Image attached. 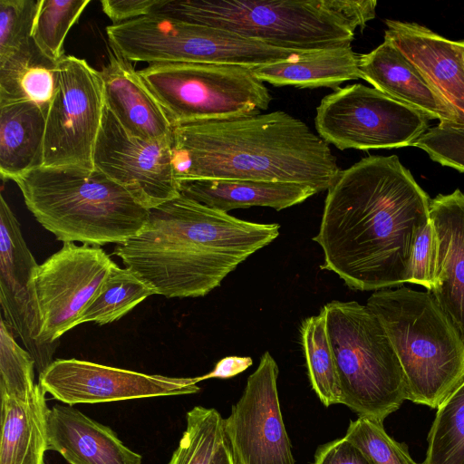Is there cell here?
Masks as SVG:
<instances>
[{
  "label": "cell",
  "mask_w": 464,
  "mask_h": 464,
  "mask_svg": "<svg viewBox=\"0 0 464 464\" xmlns=\"http://www.w3.org/2000/svg\"><path fill=\"white\" fill-rule=\"evenodd\" d=\"M360 54L352 45L307 52L285 62L250 68L263 82L296 88H333L347 81L362 79Z\"/></svg>",
  "instance_id": "cell-25"
},
{
  "label": "cell",
  "mask_w": 464,
  "mask_h": 464,
  "mask_svg": "<svg viewBox=\"0 0 464 464\" xmlns=\"http://www.w3.org/2000/svg\"><path fill=\"white\" fill-rule=\"evenodd\" d=\"M213 464H235L230 448L225 440L220 445Z\"/></svg>",
  "instance_id": "cell-40"
},
{
  "label": "cell",
  "mask_w": 464,
  "mask_h": 464,
  "mask_svg": "<svg viewBox=\"0 0 464 464\" xmlns=\"http://www.w3.org/2000/svg\"><path fill=\"white\" fill-rule=\"evenodd\" d=\"M46 392L37 384L26 399H1L0 464H45Z\"/></svg>",
  "instance_id": "cell-24"
},
{
  "label": "cell",
  "mask_w": 464,
  "mask_h": 464,
  "mask_svg": "<svg viewBox=\"0 0 464 464\" xmlns=\"http://www.w3.org/2000/svg\"><path fill=\"white\" fill-rule=\"evenodd\" d=\"M41 0H0V60L33 40Z\"/></svg>",
  "instance_id": "cell-34"
},
{
  "label": "cell",
  "mask_w": 464,
  "mask_h": 464,
  "mask_svg": "<svg viewBox=\"0 0 464 464\" xmlns=\"http://www.w3.org/2000/svg\"><path fill=\"white\" fill-rule=\"evenodd\" d=\"M160 0H102V11L113 24L151 14Z\"/></svg>",
  "instance_id": "cell-38"
},
{
  "label": "cell",
  "mask_w": 464,
  "mask_h": 464,
  "mask_svg": "<svg viewBox=\"0 0 464 464\" xmlns=\"http://www.w3.org/2000/svg\"><path fill=\"white\" fill-rule=\"evenodd\" d=\"M412 146L426 151L433 161L464 172V126L438 124Z\"/></svg>",
  "instance_id": "cell-35"
},
{
  "label": "cell",
  "mask_w": 464,
  "mask_h": 464,
  "mask_svg": "<svg viewBox=\"0 0 464 464\" xmlns=\"http://www.w3.org/2000/svg\"><path fill=\"white\" fill-rule=\"evenodd\" d=\"M198 377L146 374L78 359H58L39 374L38 384L68 405L197 393Z\"/></svg>",
  "instance_id": "cell-15"
},
{
  "label": "cell",
  "mask_w": 464,
  "mask_h": 464,
  "mask_svg": "<svg viewBox=\"0 0 464 464\" xmlns=\"http://www.w3.org/2000/svg\"><path fill=\"white\" fill-rule=\"evenodd\" d=\"M435 259L436 236L430 219V222L419 233L413 246L410 283L420 285L430 291Z\"/></svg>",
  "instance_id": "cell-36"
},
{
  "label": "cell",
  "mask_w": 464,
  "mask_h": 464,
  "mask_svg": "<svg viewBox=\"0 0 464 464\" xmlns=\"http://www.w3.org/2000/svg\"><path fill=\"white\" fill-rule=\"evenodd\" d=\"M47 448L70 464H142L141 455L126 447L110 427L68 404L49 410Z\"/></svg>",
  "instance_id": "cell-20"
},
{
  "label": "cell",
  "mask_w": 464,
  "mask_h": 464,
  "mask_svg": "<svg viewBox=\"0 0 464 464\" xmlns=\"http://www.w3.org/2000/svg\"><path fill=\"white\" fill-rule=\"evenodd\" d=\"M186 430L168 464H213L226 440L225 419L214 408L195 406L186 414Z\"/></svg>",
  "instance_id": "cell-30"
},
{
  "label": "cell",
  "mask_w": 464,
  "mask_h": 464,
  "mask_svg": "<svg viewBox=\"0 0 464 464\" xmlns=\"http://www.w3.org/2000/svg\"><path fill=\"white\" fill-rule=\"evenodd\" d=\"M90 0H41L33 39L50 59L57 62L63 53V43Z\"/></svg>",
  "instance_id": "cell-31"
},
{
  "label": "cell",
  "mask_w": 464,
  "mask_h": 464,
  "mask_svg": "<svg viewBox=\"0 0 464 464\" xmlns=\"http://www.w3.org/2000/svg\"><path fill=\"white\" fill-rule=\"evenodd\" d=\"M113 264L99 246L65 242L38 266L34 283L45 343L59 345V338L77 325Z\"/></svg>",
  "instance_id": "cell-13"
},
{
  "label": "cell",
  "mask_w": 464,
  "mask_h": 464,
  "mask_svg": "<svg viewBox=\"0 0 464 464\" xmlns=\"http://www.w3.org/2000/svg\"><path fill=\"white\" fill-rule=\"evenodd\" d=\"M422 464H464V382L437 409Z\"/></svg>",
  "instance_id": "cell-29"
},
{
  "label": "cell",
  "mask_w": 464,
  "mask_h": 464,
  "mask_svg": "<svg viewBox=\"0 0 464 464\" xmlns=\"http://www.w3.org/2000/svg\"><path fill=\"white\" fill-rule=\"evenodd\" d=\"M436 236L430 294L464 340V193L439 194L430 202Z\"/></svg>",
  "instance_id": "cell-18"
},
{
  "label": "cell",
  "mask_w": 464,
  "mask_h": 464,
  "mask_svg": "<svg viewBox=\"0 0 464 464\" xmlns=\"http://www.w3.org/2000/svg\"><path fill=\"white\" fill-rule=\"evenodd\" d=\"M301 340L311 386L320 401L329 407L341 403V391L327 330L325 309L304 319Z\"/></svg>",
  "instance_id": "cell-28"
},
{
  "label": "cell",
  "mask_w": 464,
  "mask_h": 464,
  "mask_svg": "<svg viewBox=\"0 0 464 464\" xmlns=\"http://www.w3.org/2000/svg\"><path fill=\"white\" fill-rule=\"evenodd\" d=\"M35 362L14 340L4 318L0 323V399H26L35 390Z\"/></svg>",
  "instance_id": "cell-32"
},
{
  "label": "cell",
  "mask_w": 464,
  "mask_h": 464,
  "mask_svg": "<svg viewBox=\"0 0 464 464\" xmlns=\"http://www.w3.org/2000/svg\"><path fill=\"white\" fill-rule=\"evenodd\" d=\"M179 194L222 212L250 207L276 210L300 204L318 193L299 183L242 179H180Z\"/></svg>",
  "instance_id": "cell-22"
},
{
  "label": "cell",
  "mask_w": 464,
  "mask_h": 464,
  "mask_svg": "<svg viewBox=\"0 0 464 464\" xmlns=\"http://www.w3.org/2000/svg\"><path fill=\"white\" fill-rule=\"evenodd\" d=\"M172 151L177 180L293 182L321 192L340 171L329 145L283 111L174 125Z\"/></svg>",
  "instance_id": "cell-3"
},
{
  "label": "cell",
  "mask_w": 464,
  "mask_h": 464,
  "mask_svg": "<svg viewBox=\"0 0 464 464\" xmlns=\"http://www.w3.org/2000/svg\"><path fill=\"white\" fill-rule=\"evenodd\" d=\"M252 363V358L248 356H227L219 360L210 372L198 378L199 381L210 378H231L246 371Z\"/></svg>",
  "instance_id": "cell-39"
},
{
  "label": "cell",
  "mask_w": 464,
  "mask_h": 464,
  "mask_svg": "<svg viewBox=\"0 0 464 464\" xmlns=\"http://www.w3.org/2000/svg\"><path fill=\"white\" fill-rule=\"evenodd\" d=\"M94 169L150 209L179 196L172 138L145 140L128 133L104 105L92 153Z\"/></svg>",
  "instance_id": "cell-12"
},
{
  "label": "cell",
  "mask_w": 464,
  "mask_h": 464,
  "mask_svg": "<svg viewBox=\"0 0 464 464\" xmlns=\"http://www.w3.org/2000/svg\"><path fill=\"white\" fill-rule=\"evenodd\" d=\"M106 33L115 54L149 64L201 63L252 68L290 61L307 53L273 47L231 32L160 14L112 24Z\"/></svg>",
  "instance_id": "cell-8"
},
{
  "label": "cell",
  "mask_w": 464,
  "mask_h": 464,
  "mask_svg": "<svg viewBox=\"0 0 464 464\" xmlns=\"http://www.w3.org/2000/svg\"><path fill=\"white\" fill-rule=\"evenodd\" d=\"M278 224L239 219L183 195L149 209L143 229L114 254L155 293L199 297L279 235Z\"/></svg>",
  "instance_id": "cell-2"
},
{
  "label": "cell",
  "mask_w": 464,
  "mask_h": 464,
  "mask_svg": "<svg viewBox=\"0 0 464 464\" xmlns=\"http://www.w3.org/2000/svg\"><path fill=\"white\" fill-rule=\"evenodd\" d=\"M138 72L173 126L259 114L272 100L248 67L155 63Z\"/></svg>",
  "instance_id": "cell-9"
},
{
  "label": "cell",
  "mask_w": 464,
  "mask_h": 464,
  "mask_svg": "<svg viewBox=\"0 0 464 464\" xmlns=\"http://www.w3.org/2000/svg\"><path fill=\"white\" fill-rule=\"evenodd\" d=\"M48 110L29 101L0 105V174L16 178L43 167Z\"/></svg>",
  "instance_id": "cell-23"
},
{
  "label": "cell",
  "mask_w": 464,
  "mask_h": 464,
  "mask_svg": "<svg viewBox=\"0 0 464 464\" xmlns=\"http://www.w3.org/2000/svg\"><path fill=\"white\" fill-rule=\"evenodd\" d=\"M344 438L359 447L372 464H419L405 445L387 434L383 423L358 417L350 421Z\"/></svg>",
  "instance_id": "cell-33"
},
{
  "label": "cell",
  "mask_w": 464,
  "mask_h": 464,
  "mask_svg": "<svg viewBox=\"0 0 464 464\" xmlns=\"http://www.w3.org/2000/svg\"><path fill=\"white\" fill-rule=\"evenodd\" d=\"M56 86L45 126L43 167L92 169L104 110L99 71L72 55L58 62Z\"/></svg>",
  "instance_id": "cell-11"
},
{
  "label": "cell",
  "mask_w": 464,
  "mask_h": 464,
  "mask_svg": "<svg viewBox=\"0 0 464 464\" xmlns=\"http://www.w3.org/2000/svg\"><path fill=\"white\" fill-rule=\"evenodd\" d=\"M278 374L276 362L265 352L225 419V436L235 464H295L281 412Z\"/></svg>",
  "instance_id": "cell-14"
},
{
  "label": "cell",
  "mask_w": 464,
  "mask_h": 464,
  "mask_svg": "<svg viewBox=\"0 0 464 464\" xmlns=\"http://www.w3.org/2000/svg\"><path fill=\"white\" fill-rule=\"evenodd\" d=\"M154 291L130 269L112 265L98 292L81 314L77 325L111 324L124 316Z\"/></svg>",
  "instance_id": "cell-27"
},
{
  "label": "cell",
  "mask_w": 464,
  "mask_h": 464,
  "mask_svg": "<svg viewBox=\"0 0 464 464\" xmlns=\"http://www.w3.org/2000/svg\"><path fill=\"white\" fill-rule=\"evenodd\" d=\"M462 45V59H463V66H464V41H461Z\"/></svg>",
  "instance_id": "cell-41"
},
{
  "label": "cell",
  "mask_w": 464,
  "mask_h": 464,
  "mask_svg": "<svg viewBox=\"0 0 464 464\" xmlns=\"http://www.w3.org/2000/svg\"><path fill=\"white\" fill-rule=\"evenodd\" d=\"M430 199L396 155L369 156L340 169L313 238L324 253L321 267L353 290L410 283L413 246L430 222Z\"/></svg>",
  "instance_id": "cell-1"
},
{
  "label": "cell",
  "mask_w": 464,
  "mask_h": 464,
  "mask_svg": "<svg viewBox=\"0 0 464 464\" xmlns=\"http://www.w3.org/2000/svg\"><path fill=\"white\" fill-rule=\"evenodd\" d=\"M375 0H160L150 14L217 28L285 50L351 44Z\"/></svg>",
  "instance_id": "cell-4"
},
{
  "label": "cell",
  "mask_w": 464,
  "mask_h": 464,
  "mask_svg": "<svg viewBox=\"0 0 464 464\" xmlns=\"http://www.w3.org/2000/svg\"><path fill=\"white\" fill-rule=\"evenodd\" d=\"M366 305L400 361L407 400L438 409L464 382V340L430 292L374 291Z\"/></svg>",
  "instance_id": "cell-6"
},
{
  "label": "cell",
  "mask_w": 464,
  "mask_h": 464,
  "mask_svg": "<svg viewBox=\"0 0 464 464\" xmlns=\"http://www.w3.org/2000/svg\"><path fill=\"white\" fill-rule=\"evenodd\" d=\"M57 62L47 57L34 39L1 59L0 105L29 101L49 110L55 92Z\"/></svg>",
  "instance_id": "cell-26"
},
{
  "label": "cell",
  "mask_w": 464,
  "mask_h": 464,
  "mask_svg": "<svg viewBox=\"0 0 464 464\" xmlns=\"http://www.w3.org/2000/svg\"><path fill=\"white\" fill-rule=\"evenodd\" d=\"M362 79L376 90L425 113L439 124L461 125L458 116L439 98L413 64L387 39L360 54Z\"/></svg>",
  "instance_id": "cell-21"
},
{
  "label": "cell",
  "mask_w": 464,
  "mask_h": 464,
  "mask_svg": "<svg viewBox=\"0 0 464 464\" xmlns=\"http://www.w3.org/2000/svg\"><path fill=\"white\" fill-rule=\"evenodd\" d=\"M100 73L104 105L128 133L145 140L172 138L173 124L130 61L111 53Z\"/></svg>",
  "instance_id": "cell-19"
},
{
  "label": "cell",
  "mask_w": 464,
  "mask_h": 464,
  "mask_svg": "<svg viewBox=\"0 0 464 464\" xmlns=\"http://www.w3.org/2000/svg\"><path fill=\"white\" fill-rule=\"evenodd\" d=\"M324 307L341 404L383 423L407 400L403 372L383 326L356 301L334 300Z\"/></svg>",
  "instance_id": "cell-7"
},
{
  "label": "cell",
  "mask_w": 464,
  "mask_h": 464,
  "mask_svg": "<svg viewBox=\"0 0 464 464\" xmlns=\"http://www.w3.org/2000/svg\"><path fill=\"white\" fill-rule=\"evenodd\" d=\"M314 464H372L364 452L344 437L320 445Z\"/></svg>",
  "instance_id": "cell-37"
},
{
  "label": "cell",
  "mask_w": 464,
  "mask_h": 464,
  "mask_svg": "<svg viewBox=\"0 0 464 464\" xmlns=\"http://www.w3.org/2000/svg\"><path fill=\"white\" fill-rule=\"evenodd\" d=\"M422 111L362 83L338 88L316 108L318 135L339 150L412 146L429 127Z\"/></svg>",
  "instance_id": "cell-10"
},
{
  "label": "cell",
  "mask_w": 464,
  "mask_h": 464,
  "mask_svg": "<svg viewBox=\"0 0 464 464\" xmlns=\"http://www.w3.org/2000/svg\"><path fill=\"white\" fill-rule=\"evenodd\" d=\"M14 181L35 219L63 243L117 245L148 220L149 209L96 169L40 167Z\"/></svg>",
  "instance_id": "cell-5"
},
{
  "label": "cell",
  "mask_w": 464,
  "mask_h": 464,
  "mask_svg": "<svg viewBox=\"0 0 464 464\" xmlns=\"http://www.w3.org/2000/svg\"><path fill=\"white\" fill-rule=\"evenodd\" d=\"M384 39L413 64L464 126V66L461 41H450L417 23L385 20Z\"/></svg>",
  "instance_id": "cell-17"
},
{
  "label": "cell",
  "mask_w": 464,
  "mask_h": 464,
  "mask_svg": "<svg viewBox=\"0 0 464 464\" xmlns=\"http://www.w3.org/2000/svg\"><path fill=\"white\" fill-rule=\"evenodd\" d=\"M20 224L0 196V304L5 323L22 340L42 373L53 361L58 345L42 339L43 323L34 278L38 268Z\"/></svg>",
  "instance_id": "cell-16"
}]
</instances>
